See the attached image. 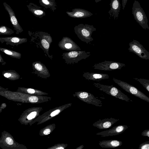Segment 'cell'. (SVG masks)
<instances>
[{"mask_svg":"<svg viewBox=\"0 0 149 149\" xmlns=\"http://www.w3.org/2000/svg\"><path fill=\"white\" fill-rule=\"evenodd\" d=\"M0 51L13 58L20 59L22 56L21 54L19 52L6 48L0 47Z\"/></svg>","mask_w":149,"mask_h":149,"instance_id":"cell-23","label":"cell"},{"mask_svg":"<svg viewBox=\"0 0 149 149\" xmlns=\"http://www.w3.org/2000/svg\"><path fill=\"white\" fill-rule=\"evenodd\" d=\"M27 7L28 10L37 17L41 18L46 15L45 12L41 7L32 3H30Z\"/></svg>","mask_w":149,"mask_h":149,"instance_id":"cell-19","label":"cell"},{"mask_svg":"<svg viewBox=\"0 0 149 149\" xmlns=\"http://www.w3.org/2000/svg\"><path fill=\"white\" fill-rule=\"evenodd\" d=\"M39 2L40 5L46 8H49L54 12L56 9L55 0H39Z\"/></svg>","mask_w":149,"mask_h":149,"instance_id":"cell-22","label":"cell"},{"mask_svg":"<svg viewBox=\"0 0 149 149\" xmlns=\"http://www.w3.org/2000/svg\"><path fill=\"white\" fill-rule=\"evenodd\" d=\"M128 50L130 52L135 54L140 58L145 60H149V52L139 42L133 40L129 43Z\"/></svg>","mask_w":149,"mask_h":149,"instance_id":"cell-7","label":"cell"},{"mask_svg":"<svg viewBox=\"0 0 149 149\" xmlns=\"http://www.w3.org/2000/svg\"><path fill=\"white\" fill-rule=\"evenodd\" d=\"M125 66V64L120 62L105 61L94 64L93 67L95 69L104 71H112L121 70L123 67Z\"/></svg>","mask_w":149,"mask_h":149,"instance_id":"cell-8","label":"cell"},{"mask_svg":"<svg viewBox=\"0 0 149 149\" xmlns=\"http://www.w3.org/2000/svg\"><path fill=\"white\" fill-rule=\"evenodd\" d=\"M132 14L136 22L144 29H149L147 16L140 3L134 0L132 7Z\"/></svg>","mask_w":149,"mask_h":149,"instance_id":"cell-4","label":"cell"},{"mask_svg":"<svg viewBox=\"0 0 149 149\" xmlns=\"http://www.w3.org/2000/svg\"><path fill=\"white\" fill-rule=\"evenodd\" d=\"M91 55L90 52L85 51H72L63 53V58L68 64L77 63L82 59H85Z\"/></svg>","mask_w":149,"mask_h":149,"instance_id":"cell-6","label":"cell"},{"mask_svg":"<svg viewBox=\"0 0 149 149\" xmlns=\"http://www.w3.org/2000/svg\"><path fill=\"white\" fill-rule=\"evenodd\" d=\"M128 0H122V6H123V9H124L126 3Z\"/></svg>","mask_w":149,"mask_h":149,"instance_id":"cell-33","label":"cell"},{"mask_svg":"<svg viewBox=\"0 0 149 149\" xmlns=\"http://www.w3.org/2000/svg\"><path fill=\"white\" fill-rule=\"evenodd\" d=\"M38 99L37 97L35 96H30L29 98V101L30 102L35 103L37 102Z\"/></svg>","mask_w":149,"mask_h":149,"instance_id":"cell-27","label":"cell"},{"mask_svg":"<svg viewBox=\"0 0 149 149\" xmlns=\"http://www.w3.org/2000/svg\"><path fill=\"white\" fill-rule=\"evenodd\" d=\"M3 4L5 9L9 15L11 22L14 29L16 31V33L18 34L22 32L23 30L19 24L14 12L10 6L6 2H3Z\"/></svg>","mask_w":149,"mask_h":149,"instance_id":"cell-9","label":"cell"},{"mask_svg":"<svg viewBox=\"0 0 149 149\" xmlns=\"http://www.w3.org/2000/svg\"><path fill=\"white\" fill-rule=\"evenodd\" d=\"M14 33L12 29L6 26H0V35H10Z\"/></svg>","mask_w":149,"mask_h":149,"instance_id":"cell-24","label":"cell"},{"mask_svg":"<svg viewBox=\"0 0 149 149\" xmlns=\"http://www.w3.org/2000/svg\"><path fill=\"white\" fill-rule=\"evenodd\" d=\"M0 63H1L2 65H5L6 64V63L4 61L3 59L0 54Z\"/></svg>","mask_w":149,"mask_h":149,"instance_id":"cell-32","label":"cell"},{"mask_svg":"<svg viewBox=\"0 0 149 149\" xmlns=\"http://www.w3.org/2000/svg\"><path fill=\"white\" fill-rule=\"evenodd\" d=\"M0 147L3 149H25L26 146L16 142L13 137L5 130L1 133L0 138Z\"/></svg>","mask_w":149,"mask_h":149,"instance_id":"cell-2","label":"cell"},{"mask_svg":"<svg viewBox=\"0 0 149 149\" xmlns=\"http://www.w3.org/2000/svg\"><path fill=\"white\" fill-rule=\"evenodd\" d=\"M2 74L5 78L10 80H16L20 78L19 74L15 70L3 71Z\"/></svg>","mask_w":149,"mask_h":149,"instance_id":"cell-21","label":"cell"},{"mask_svg":"<svg viewBox=\"0 0 149 149\" xmlns=\"http://www.w3.org/2000/svg\"><path fill=\"white\" fill-rule=\"evenodd\" d=\"M119 120V119L112 118L100 119L93 123V125L100 130L109 128Z\"/></svg>","mask_w":149,"mask_h":149,"instance_id":"cell-14","label":"cell"},{"mask_svg":"<svg viewBox=\"0 0 149 149\" xmlns=\"http://www.w3.org/2000/svg\"><path fill=\"white\" fill-rule=\"evenodd\" d=\"M74 29L75 33L81 41L87 44L93 41L92 34L96 30L93 25L81 23L76 26Z\"/></svg>","mask_w":149,"mask_h":149,"instance_id":"cell-1","label":"cell"},{"mask_svg":"<svg viewBox=\"0 0 149 149\" xmlns=\"http://www.w3.org/2000/svg\"><path fill=\"white\" fill-rule=\"evenodd\" d=\"M8 90V88H5L0 86V92L3 91Z\"/></svg>","mask_w":149,"mask_h":149,"instance_id":"cell-34","label":"cell"},{"mask_svg":"<svg viewBox=\"0 0 149 149\" xmlns=\"http://www.w3.org/2000/svg\"><path fill=\"white\" fill-rule=\"evenodd\" d=\"M6 106V104L5 103H3L0 106V113L1 112L2 110L4 109Z\"/></svg>","mask_w":149,"mask_h":149,"instance_id":"cell-30","label":"cell"},{"mask_svg":"<svg viewBox=\"0 0 149 149\" xmlns=\"http://www.w3.org/2000/svg\"><path fill=\"white\" fill-rule=\"evenodd\" d=\"M128 128L127 125H120L113 127L109 130L97 133L96 135H100L102 137L117 135L123 133Z\"/></svg>","mask_w":149,"mask_h":149,"instance_id":"cell-10","label":"cell"},{"mask_svg":"<svg viewBox=\"0 0 149 149\" xmlns=\"http://www.w3.org/2000/svg\"><path fill=\"white\" fill-rule=\"evenodd\" d=\"M79 96L81 100L87 103L100 107L102 106V102L91 93L81 92L79 94Z\"/></svg>","mask_w":149,"mask_h":149,"instance_id":"cell-11","label":"cell"},{"mask_svg":"<svg viewBox=\"0 0 149 149\" xmlns=\"http://www.w3.org/2000/svg\"><path fill=\"white\" fill-rule=\"evenodd\" d=\"M33 69L35 73L38 76L42 78H47L50 76L49 71L46 66L40 61H36L32 64Z\"/></svg>","mask_w":149,"mask_h":149,"instance_id":"cell-13","label":"cell"},{"mask_svg":"<svg viewBox=\"0 0 149 149\" xmlns=\"http://www.w3.org/2000/svg\"><path fill=\"white\" fill-rule=\"evenodd\" d=\"M50 132V130L49 129H46L43 131V134L45 135H47L49 134Z\"/></svg>","mask_w":149,"mask_h":149,"instance_id":"cell-31","label":"cell"},{"mask_svg":"<svg viewBox=\"0 0 149 149\" xmlns=\"http://www.w3.org/2000/svg\"><path fill=\"white\" fill-rule=\"evenodd\" d=\"M109 5L110 9L108 13L110 17H113L114 20L117 19L121 8L120 0H111Z\"/></svg>","mask_w":149,"mask_h":149,"instance_id":"cell-17","label":"cell"},{"mask_svg":"<svg viewBox=\"0 0 149 149\" xmlns=\"http://www.w3.org/2000/svg\"><path fill=\"white\" fill-rule=\"evenodd\" d=\"M112 79L115 83L127 92L149 103V97L133 86L114 78Z\"/></svg>","mask_w":149,"mask_h":149,"instance_id":"cell-5","label":"cell"},{"mask_svg":"<svg viewBox=\"0 0 149 149\" xmlns=\"http://www.w3.org/2000/svg\"><path fill=\"white\" fill-rule=\"evenodd\" d=\"M27 41L26 38H21L16 36L6 37H0V42L3 43L4 42L7 45L12 46H18L26 42Z\"/></svg>","mask_w":149,"mask_h":149,"instance_id":"cell-16","label":"cell"},{"mask_svg":"<svg viewBox=\"0 0 149 149\" xmlns=\"http://www.w3.org/2000/svg\"><path fill=\"white\" fill-rule=\"evenodd\" d=\"M141 135L144 136H147L149 137V130H144L141 133Z\"/></svg>","mask_w":149,"mask_h":149,"instance_id":"cell-28","label":"cell"},{"mask_svg":"<svg viewBox=\"0 0 149 149\" xmlns=\"http://www.w3.org/2000/svg\"><path fill=\"white\" fill-rule=\"evenodd\" d=\"M133 79L141 84L149 92V80L144 79L134 78Z\"/></svg>","mask_w":149,"mask_h":149,"instance_id":"cell-25","label":"cell"},{"mask_svg":"<svg viewBox=\"0 0 149 149\" xmlns=\"http://www.w3.org/2000/svg\"><path fill=\"white\" fill-rule=\"evenodd\" d=\"M122 142L116 140H109L99 141V145L102 148H113L121 146Z\"/></svg>","mask_w":149,"mask_h":149,"instance_id":"cell-20","label":"cell"},{"mask_svg":"<svg viewBox=\"0 0 149 149\" xmlns=\"http://www.w3.org/2000/svg\"><path fill=\"white\" fill-rule=\"evenodd\" d=\"M93 84L97 88L106 94L120 100L127 102H132L126 95L113 85H104L99 83H94Z\"/></svg>","mask_w":149,"mask_h":149,"instance_id":"cell-3","label":"cell"},{"mask_svg":"<svg viewBox=\"0 0 149 149\" xmlns=\"http://www.w3.org/2000/svg\"><path fill=\"white\" fill-rule=\"evenodd\" d=\"M66 13L70 17L79 19L89 17L93 15V14L90 11L79 8L73 9L72 11H67Z\"/></svg>","mask_w":149,"mask_h":149,"instance_id":"cell-15","label":"cell"},{"mask_svg":"<svg viewBox=\"0 0 149 149\" xmlns=\"http://www.w3.org/2000/svg\"><path fill=\"white\" fill-rule=\"evenodd\" d=\"M60 111L59 109L56 110L53 112H52L50 114V116L52 117L58 115L60 112Z\"/></svg>","mask_w":149,"mask_h":149,"instance_id":"cell-29","label":"cell"},{"mask_svg":"<svg viewBox=\"0 0 149 149\" xmlns=\"http://www.w3.org/2000/svg\"><path fill=\"white\" fill-rule=\"evenodd\" d=\"M58 46L63 50L68 51L81 50L80 48L72 40L67 37H63L59 42Z\"/></svg>","mask_w":149,"mask_h":149,"instance_id":"cell-12","label":"cell"},{"mask_svg":"<svg viewBox=\"0 0 149 149\" xmlns=\"http://www.w3.org/2000/svg\"><path fill=\"white\" fill-rule=\"evenodd\" d=\"M102 0H95V1L96 3H97L101 1Z\"/></svg>","mask_w":149,"mask_h":149,"instance_id":"cell-35","label":"cell"},{"mask_svg":"<svg viewBox=\"0 0 149 149\" xmlns=\"http://www.w3.org/2000/svg\"><path fill=\"white\" fill-rule=\"evenodd\" d=\"M83 76L86 79L99 81L109 78V75L105 73H96L93 72H84Z\"/></svg>","mask_w":149,"mask_h":149,"instance_id":"cell-18","label":"cell"},{"mask_svg":"<svg viewBox=\"0 0 149 149\" xmlns=\"http://www.w3.org/2000/svg\"><path fill=\"white\" fill-rule=\"evenodd\" d=\"M138 148L139 149H149V141H146L140 144Z\"/></svg>","mask_w":149,"mask_h":149,"instance_id":"cell-26","label":"cell"}]
</instances>
